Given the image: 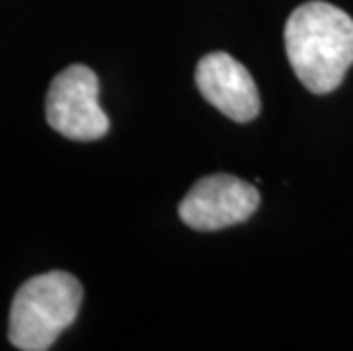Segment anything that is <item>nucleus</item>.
Segmentation results:
<instances>
[{
  "instance_id": "nucleus-4",
  "label": "nucleus",
  "mask_w": 353,
  "mask_h": 351,
  "mask_svg": "<svg viewBox=\"0 0 353 351\" xmlns=\"http://www.w3.org/2000/svg\"><path fill=\"white\" fill-rule=\"evenodd\" d=\"M260 192L230 174L205 176L180 201V219L194 230H219L246 221L258 210Z\"/></svg>"
},
{
  "instance_id": "nucleus-1",
  "label": "nucleus",
  "mask_w": 353,
  "mask_h": 351,
  "mask_svg": "<svg viewBox=\"0 0 353 351\" xmlns=\"http://www.w3.org/2000/svg\"><path fill=\"white\" fill-rule=\"evenodd\" d=\"M285 50L310 92H333L353 64V19L321 0L296 7L285 23Z\"/></svg>"
},
{
  "instance_id": "nucleus-5",
  "label": "nucleus",
  "mask_w": 353,
  "mask_h": 351,
  "mask_svg": "<svg viewBox=\"0 0 353 351\" xmlns=\"http://www.w3.org/2000/svg\"><path fill=\"white\" fill-rule=\"evenodd\" d=\"M196 85L210 106L237 123L258 117L260 94L244 64L228 53H210L196 66Z\"/></svg>"
},
{
  "instance_id": "nucleus-3",
  "label": "nucleus",
  "mask_w": 353,
  "mask_h": 351,
  "mask_svg": "<svg viewBox=\"0 0 353 351\" xmlns=\"http://www.w3.org/2000/svg\"><path fill=\"white\" fill-rule=\"evenodd\" d=\"M99 76L85 64L57 73L46 96V119L52 130L73 141L108 135L110 119L99 103Z\"/></svg>"
},
{
  "instance_id": "nucleus-2",
  "label": "nucleus",
  "mask_w": 353,
  "mask_h": 351,
  "mask_svg": "<svg viewBox=\"0 0 353 351\" xmlns=\"http://www.w3.org/2000/svg\"><path fill=\"white\" fill-rule=\"evenodd\" d=\"M82 285L73 274L48 272L19 288L10 310V342L21 351H46L76 322Z\"/></svg>"
}]
</instances>
